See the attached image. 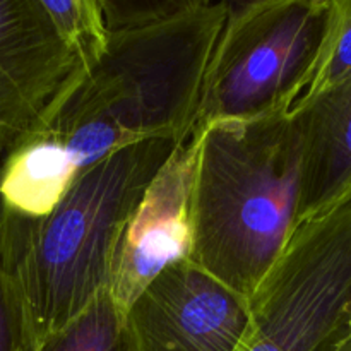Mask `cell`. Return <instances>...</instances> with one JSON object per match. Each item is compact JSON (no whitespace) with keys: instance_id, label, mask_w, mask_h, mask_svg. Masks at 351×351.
<instances>
[{"instance_id":"cell-1","label":"cell","mask_w":351,"mask_h":351,"mask_svg":"<svg viewBox=\"0 0 351 351\" xmlns=\"http://www.w3.org/2000/svg\"><path fill=\"white\" fill-rule=\"evenodd\" d=\"M228 2L185 0L149 23L108 31L86 71L34 137L60 143L77 170L122 147L192 132Z\"/></svg>"},{"instance_id":"cell-8","label":"cell","mask_w":351,"mask_h":351,"mask_svg":"<svg viewBox=\"0 0 351 351\" xmlns=\"http://www.w3.org/2000/svg\"><path fill=\"white\" fill-rule=\"evenodd\" d=\"M199 141V134L191 132L175 147L123 228L113 261L110 291L125 314L161 271L191 257L192 189Z\"/></svg>"},{"instance_id":"cell-15","label":"cell","mask_w":351,"mask_h":351,"mask_svg":"<svg viewBox=\"0 0 351 351\" xmlns=\"http://www.w3.org/2000/svg\"><path fill=\"white\" fill-rule=\"evenodd\" d=\"M184 2L185 0H144V2H139V0L136 2L101 0V9L106 29L115 31L160 19V17L180 9Z\"/></svg>"},{"instance_id":"cell-12","label":"cell","mask_w":351,"mask_h":351,"mask_svg":"<svg viewBox=\"0 0 351 351\" xmlns=\"http://www.w3.org/2000/svg\"><path fill=\"white\" fill-rule=\"evenodd\" d=\"M43 7L60 36L77 51L86 67L103 55L108 40L101 0H43Z\"/></svg>"},{"instance_id":"cell-16","label":"cell","mask_w":351,"mask_h":351,"mask_svg":"<svg viewBox=\"0 0 351 351\" xmlns=\"http://www.w3.org/2000/svg\"><path fill=\"white\" fill-rule=\"evenodd\" d=\"M319 351H351V315L345 329Z\"/></svg>"},{"instance_id":"cell-2","label":"cell","mask_w":351,"mask_h":351,"mask_svg":"<svg viewBox=\"0 0 351 351\" xmlns=\"http://www.w3.org/2000/svg\"><path fill=\"white\" fill-rule=\"evenodd\" d=\"M182 141L154 137L106 154L75 175L47 216L0 204V261L23 298L34 345L110 288L123 228Z\"/></svg>"},{"instance_id":"cell-4","label":"cell","mask_w":351,"mask_h":351,"mask_svg":"<svg viewBox=\"0 0 351 351\" xmlns=\"http://www.w3.org/2000/svg\"><path fill=\"white\" fill-rule=\"evenodd\" d=\"M332 0L228 2L192 130L287 115L321 60Z\"/></svg>"},{"instance_id":"cell-7","label":"cell","mask_w":351,"mask_h":351,"mask_svg":"<svg viewBox=\"0 0 351 351\" xmlns=\"http://www.w3.org/2000/svg\"><path fill=\"white\" fill-rule=\"evenodd\" d=\"M136 351H239L249 298L191 261L161 271L127 311Z\"/></svg>"},{"instance_id":"cell-3","label":"cell","mask_w":351,"mask_h":351,"mask_svg":"<svg viewBox=\"0 0 351 351\" xmlns=\"http://www.w3.org/2000/svg\"><path fill=\"white\" fill-rule=\"evenodd\" d=\"M197 132L189 261L249 298L297 230L302 146L291 113Z\"/></svg>"},{"instance_id":"cell-13","label":"cell","mask_w":351,"mask_h":351,"mask_svg":"<svg viewBox=\"0 0 351 351\" xmlns=\"http://www.w3.org/2000/svg\"><path fill=\"white\" fill-rule=\"evenodd\" d=\"M348 77H351V0H332L331 23L321 60L302 98H312Z\"/></svg>"},{"instance_id":"cell-5","label":"cell","mask_w":351,"mask_h":351,"mask_svg":"<svg viewBox=\"0 0 351 351\" xmlns=\"http://www.w3.org/2000/svg\"><path fill=\"white\" fill-rule=\"evenodd\" d=\"M239 351H319L351 315V199L300 223L249 297Z\"/></svg>"},{"instance_id":"cell-14","label":"cell","mask_w":351,"mask_h":351,"mask_svg":"<svg viewBox=\"0 0 351 351\" xmlns=\"http://www.w3.org/2000/svg\"><path fill=\"white\" fill-rule=\"evenodd\" d=\"M26 307L0 261V351H33Z\"/></svg>"},{"instance_id":"cell-9","label":"cell","mask_w":351,"mask_h":351,"mask_svg":"<svg viewBox=\"0 0 351 351\" xmlns=\"http://www.w3.org/2000/svg\"><path fill=\"white\" fill-rule=\"evenodd\" d=\"M302 146L297 225L351 199V77L291 108Z\"/></svg>"},{"instance_id":"cell-10","label":"cell","mask_w":351,"mask_h":351,"mask_svg":"<svg viewBox=\"0 0 351 351\" xmlns=\"http://www.w3.org/2000/svg\"><path fill=\"white\" fill-rule=\"evenodd\" d=\"M77 173L60 143L33 137L0 161V204L33 218L47 216L64 199Z\"/></svg>"},{"instance_id":"cell-11","label":"cell","mask_w":351,"mask_h":351,"mask_svg":"<svg viewBox=\"0 0 351 351\" xmlns=\"http://www.w3.org/2000/svg\"><path fill=\"white\" fill-rule=\"evenodd\" d=\"M33 351H136V348L127 314L113 300L110 288H105L74 319L38 339Z\"/></svg>"},{"instance_id":"cell-6","label":"cell","mask_w":351,"mask_h":351,"mask_svg":"<svg viewBox=\"0 0 351 351\" xmlns=\"http://www.w3.org/2000/svg\"><path fill=\"white\" fill-rule=\"evenodd\" d=\"M86 71L43 0H0V160L45 129Z\"/></svg>"}]
</instances>
